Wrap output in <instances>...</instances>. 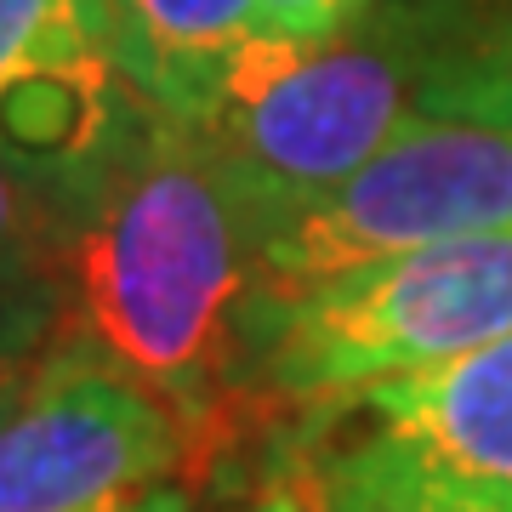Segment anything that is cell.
<instances>
[{"mask_svg":"<svg viewBox=\"0 0 512 512\" xmlns=\"http://www.w3.org/2000/svg\"><path fill=\"white\" fill-rule=\"evenodd\" d=\"M501 336H512V222L291 291L256 285L239 353V439H268L359 387Z\"/></svg>","mask_w":512,"mask_h":512,"instance_id":"cell-2","label":"cell"},{"mask_svg":"<svg viewBox=\"0 0 512 512\" xmlns=\"http://www.w3.org/2000/svg\"><path fill=\"white\" fill-rule=\"evenodd\" d=\"M217 512H319V495H313V478L291 444L262 439V456L239 467L234 495Z\"/></svg>","mask_w":512,"mask_h":512,"instance_id":"cell-12","label":"cell"},{"mask_svg":"<svg viewBox=\"0 0 512 512\" xmlns=\"http://www.w3.org/2000/svg\"><path fill=\"white\" fill-rule=\"evenodd\" d=\"M256 200L194 120L154 109L63 217L52 342L131 376L183 421L194 478L234 456L239 353L262 285Z\"/></svg>","mask_w":512,"mask_h":512,"instance_id":"cell-1","label":"cell"},{"mask_svg":"<svg viewBox=\"0 0 512 512\" xmlns=\"http://www.w3.org/2000/svg\"><path fill=\"white\" fill-rule=\"evenodd\" d=\"M416 74L421 114L512 131V0H370Z\"/></svg>","mask_w":512,"mask_h":512,"instance_id":"cell-8","label":"cell"},{"mask_svg":"<svg viewBox=\"0 0 512 512\" xmlns=\"http://www.w3.org/2000/svg\"><path fill=\"white\" fill-rule=\"evenodd\" d=\"M279 444H291L302 456L319 512H512L467 490H450L433 473H421L416 461L393 456L387 444L353 427H313Z\"/></svg>","mask_w":512,"mask_h":512,"instance_id":"cell-10","label":"cell"},{"mask_svg":"<svg viewBox=\"0 0 512 512\" xmlns=\"http://www.w3.org/2000/svg\"><path fill=\"white\" fill-rule=\"evenodd\" d=\"M109 12L137 92L188 120L268 35L262 0H109Z\"/></svg>","mask_w":512,"mask_h":512,"instance_id":"cell-9","label":"cell"},{"mask_svg":"<svg viewBox=\"0 0 512 512\" xmlns=\"http://www.w3.org/2000/svg\"><path fill=\"white\" fill-rule=\"evenodd\" d=\"M183 478V421L92 353L46 342L0 399V512H103Z\"/></svg>","mask_w":512,"mask_h":512,"instance_id":"cell-5","label":"cell"},{"mask_svg":"<svg viewBox=\"0 0 512 512\" xmlns=\"http://www.w3.org/2000/svg\"><path fill=\"white\" fill-rule=\"evenodd\" d=\"M57 234L52 205L0 160V348L40 353L57 330Z\"/></svg>","mask_w":512,"mask_h":512,"instance_id":"cell-11","label":"cell"},{"mask_svg":"<svg viewBox=\"0 0 512 512\" xmlns=\"http://www.w3.org/2000/svg\"><path fill=\"white\" fill-rule=\"evenodd\" d=\"M29 365H35V353H12V348H0V399H6L12 387H18V376H23Z\"/></svg>","mask_w":512,"mask_h":512,"instance_id":"cell-15","label":"cell"},{"mask_svg":"<svg viewBox=\"0 0 512 512\" xmlns=\"http://www.w3.org/2000/svg\"><path fill=\"white\" fill-rule=\"evenodd\" d=\"M410 114H421L416 74L382 12L365 6L325 40L262 35L194 126L256 200L262 222H274L353 177Z\"/></svg>","mask_w":512,"mask_h":512,"instance_id":"cell-3","label":"cell"},{"mask_svg":"<svg viewBox=\"0 0 512 512\" xmlns=\"http://www.w3.org/2000/svg\"><path fill=\"white\" fill-rule=\"evenodd\" d=\"M313 427H353L450 490L512 507V336L359 387L268 439H296Z\"/></svg>","mask_w":512,"mask_h":512,"instance_id":"cell-7","label":"cell"},{"mask_svg":"<svg viewBox=\"0 0 512 512\" xmlns=\"http://www.w3.org/2000/svg\"><path fill=\"white\" fill-rule=\"evenodd\" d=\"M148 114L109 0H0V160L57 222L137 143Z\"/></svg>","mask_w":512,"mask_h":512,"instance_id":"cell-6","label":"cell"},{"mask_svg":"<svg viewBox=\"0 0 512 512\" xmlns=\"http://www.w3.org/2000/svg\"><path fill=\"white\" fill-rule=\"evenodd\" d=\"M103 512H200V495H194V484H160V490L126 495Z\"/></svg>","mask_w":512,"mask_h":512,"instance_id":"cell-14","label":"cell"},{"mask_svg":"<svg viewBox=\"0 0 512 512\" xmlns=\"http://www.w3.org/2000/svg\"><path fill=\"white\" fill-rule=\"evenodd\" d=\"M370 0H262L268 12V35L285 40H325L336 29H348Z\"/></svg>","mask_w":512,"mask_h":512,"instance_id":"cell-13","label":"cell"},{"mask_svg":"<svg viewBox=\"0 0 512 512\" xmlns=\"http://www.w3.org/2000/svg\"><path fill=\"white\" fill-rule=\"evenodd\" d=\"M512 222V131L456 114H410L353 177L262 234V291H291Z\"/></svg>","mask_w":512,"mask_h":512,"instance_id":"cell-4","label":"cell"}]
</instances>
